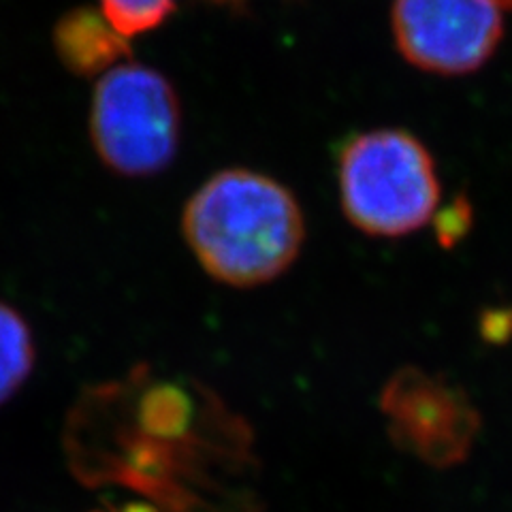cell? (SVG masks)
Wrapping results in <instances>:
<instances>
[{
  "label": "cell",
  "mask_w": 512,
  "mask_h": 512,
  "mask_svg": "<svg viewBox=\"0 0 512 512\" xmlns=\"http://www.w3.org/2000/svg\"><path fill=\"white\" fill-rule=\"evenodd\" d=\"M184 239L207 276L233 288L280 278L306 239L297 199L248 169L212 175L184 207Z\"/></svg>",
  "instance_id": "cell-1"
},
{
  "label": "cell",
  "mask_w": 512,
  "mask_h": 512,
  "mask_svg": "<svg viewBox=\"0 0 512 512\" xmlns=\"http://www.w3.org/2000/svg\"><path fill=\"white\" fill-rule=\"evenodd\" d=\"M338 171L342 210L365 235H410L438 210L434 160L419 139L397 128H380L346 141Z\"/></svg>",
  "instance_id": "cell-2"
},
{
  "label": "cell",
  "mask_w": 512,
  "mask_h": 512,
  "mask_svg": "<svg viewBox=\"0 0 512 512\" xmlns=\"http://www.w3.org/2000/svg\"><path fill=\"white\" fill-rule=\"evenodd\" d=\"M90 133L96 152L114 171H163L178 150V96L158 71L120 64L107 71L94 90Z\"/></svg>",
  "instance_id": "cell-3"
},
{
  "label": "cell",
  "mask_w": 512,
  "mask_h": 512,
  "mask_svg": "<svg viewBox=\"0 0 512 512\" xmlns=\"http://www.w3.org/2000/svg\"><path fill=\"white\" fill-rule=\"evenodd\" d=\"M378 406L393 444L434 468L466 459L480 429L470 397L421 367L397 370L384 382Z\"/></svg>",
  "instance_id": "cell-4"
},
{
  "label": "cell",
  "mask_w": 512,
  "mask_h": 512,
  "mask_svg": "<svg viewBox=\"0 0 512 512\" xmlns=\"http://www.w3.org/2000/svg\"><path fill=\"white\" fill-rule=\"evenodd\" d=\"M502 9L498 0H395V43L423 71L470 73L498 47Z\"/></svg>",
  "instance_id": "cell-5"
},
{
  "label": "cell",
  "mask_w": 512,
  "mask_h": 512,
  "mask_svg": "<svg viewBox=\"0 0 512 512\" xmlns=\"http://www.w3.org/2000/svg\"><path fill=\"white\" fill-rule=\"evenodd\" d=\"M35 359V338L24 316L0 303V404L24 387Z\"/></svg>",
  "instance_id": "cell-6"
},
{
  "label": "cell",
  "mask_w": 512,
  "mask_h": 512,
  "mask_svg": "<svg viewBox=\"0 0 512 512\" xmlns=\"http://www.w3.org/2000/svg\"><path fill=\"white\" fill-rule=\"evenodd\" d=\"M103 15L120 37L148 32L163 22L175 0H101Z\"/></svg>",
  "instance_id": "cell-7"
},
{
  "label": "cell",
  "mask_w": 512,
  "mask_h": 512,
  "mask_svg": "<svg viewBox=\"0 0 512 512\" xmlns=\"http://www.w3.org/2000/svg\"><path fill=\"white\" fill-rule=\"evenodd\" d=\"M92 512H156V510L154 506H146V504H126L116 510H92Z\"/></svg>",
  "instance_id": "cell-8"
},
{
  "label": "cell",
  "mask_w": 512,
  "mask_h": 512,
  "mask_svg": "<svg viewBox=\"0 0 512 512\" xmlns=\"http://www.w3.org/2000/svg\"><path fill=\"white\" fill-rule=\"evenodd\" d=\"M498 3H500L504 9H510V11H512V0H498Z\"/></svg>",
  "instance_id": "cell-9"
}]
</instances>
